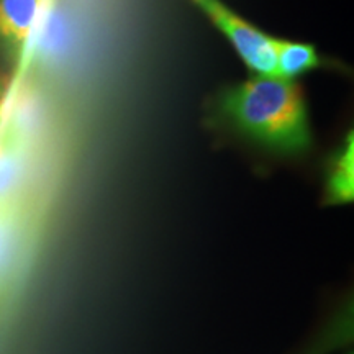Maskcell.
Masks as SVG:
<instances>
[{
    "label": "cell",
    "instance_id": "cell-1",
    "mask_svg": "<svg viewBox=\"0 0 354 354\" xmlns=\"http://www.w3.org/2000/svg\"><path fill=\"white\" fill-rule=\"evenodd\" d=\"M215 113L233 133L259 148L295 156L312 146L307 100L295 81L254 76L225 88Z\"/></svg>",
    "mask_w": 354,
    "mask_h": 354
},
{
    "label": "cell",
    "instance_id": "cell-2",
    "mask_svg": "<svg viewBox=\"0 0 354 354\" xmlns=\"http://www.w3.org/2000/svg\"><path fill=\"white\" fill-rule=\"evenodd\" d=\"M216 30L228 39L241 61L256 76H276L274 37H269L241 19L221 0H192Z\"/></svg>",
    "mask_w": 354,
    "mask_h": 354
},
{
    "label": "cell",
    "instance_id": "cell-3",
    "mask_svg": "<svg viewBox=\"0 0 354 354\" xmlns=\"http://www.w3.org/2000/svg\"><path fill=\"white\" fill-rule=\"evenodd\" d=\"M32 143L0 125V214L19 201L30 177Z\"/></svg>",
    "mask_w": 354,
    "mask_h": 354
},
{
    "label": "cell",
    "instance_id": "cell-4",
    "mask_svg": "<svg viewBox=\"0 0 354 354\" xmlns=\"http://www.w3.org/2000/svg\"><path fill=\"white\" fill-rule=\"evenodd\" d=\"M44 0H0V55L25 59Z\"/></svg>",
    "mask_w": 354,
    "mask_h": 354
},
{
    "label": "cell",
    "instance_id": "cell-5",
    "mask_svg": "<svg viewBox=\"0 0 354 354\" xmlns=\"http://www.w3.org/2000/svg\"><path fill=\"white\" fill-rule=\"evenodd\" d=\"M353 133L342 148L331 156L325 174V205H344L354 196V154Z\"/></svg>",
    "mask_w": 354,
    "mask_h": 354
},
{
    "label": "cell",
    "instance_id": "cell-6",
    "mask_svg": "<svg viewBox=\"0 0 354 354\" xmlns=\"http://www.w3.org/2000/svg\"><path fill=\"white\" fill-rule=\"evenodd\" d=\"M274 50H276V77L286 81H295L310 71L323 66L322 57L313 44L274 38Z\"/></svg>",
    "mask_w": 354,
    "mask_h": 354
},
{
    "label": "cell",
    "instance_id": "cell-7",
    "mask_svg": "<svg viewBox=\"0 0 354 354\" xmlns=\"http://www.w3.org/2000/svg\"><path fill=\"white\" fill-rule=\"evenodd\" d=\"M7 94V79L3 77V74L0 73V105H2L3 99H6Z\"/></svg>",
    "mask_w": 354,
    "mask_h": 354
},
{
    "label": "cell",
    "instance_id": "cell-8",
    "mask_svg": "<svg viewBox=\"0 0 354 354\" xmlns=\"http://www.w3.org/2000/svg\"><path fill=\"white\" fill-rule=\"evenodd\" d=\"M0 125H2V115H0Z\"/></svg>",
    "mask_w": 354,
    "mask_h": 354
},
{
    "label": "cell",
    "instance_id": "cell-9",
    "mask_svg": "<svg viewBox=\"0 0 354 354\" xmlns=\"http://www.w3.org/2000/svg\"><path fill=\"white\" fill-rule=\"evenodd\" d=\"M348 354H353V353H348Z\"/></svg>",
    "mask_w": 354,
    "mask_h": 354
}]
</instances>
